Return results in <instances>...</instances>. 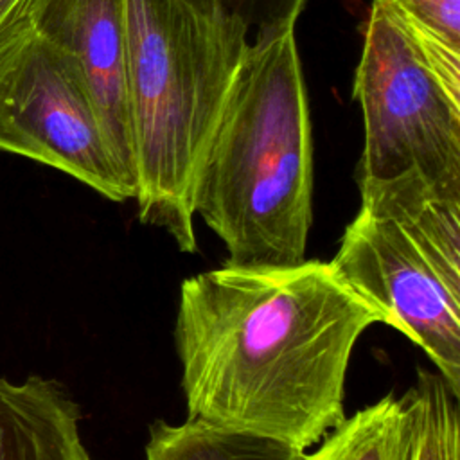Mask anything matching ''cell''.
Returning <instances> with one entry per match:
<instances>
[{"instance_id":"6","label":"cell","mask_w":460,"mask_h":460,"mask_svg":"<svg viewBox=\"0 0 460 460\" xmlns=\"http://www.w3.org/2000/svg\"><path fill=\"white\" fill-rule=\"evenodd\" d=\"M331 264L381 323L422 349L460 397V248L361 203Z\"/></svg>"},{"instance_id":"8","label":"cell","mask_w":460,"mask_h":460,"mask_svg":"<svg viewBox=\"0 0 460 460\" xmlns=\"http://www.w3.org/2000/svg\"><path fill=\"white\" fill-rule=\"evenodd\" d=\"M79 422V404L56 379L0 377V460H97Z\"/></svg>"},{"instance_id":"2","label":"cell","mask_w":460,"mask_h":460,"mask_svg":"<svg viewBox=\"0 0 460 460\" xmlns=\"http://www.w3.org/2000/svg\"><path fill=\"white\" fill-rule=\"evenodd\" d=\"M194 216L230 264L305 259L313 221V138L295 31L250 41L194 185Z\"/></svg>"},{"instance_id":"5","label":"cell","mask_w":460,"mask_h":460,"mask_svg":"<svg viewBox=\"0 0 460 460\" xmlns=\"http://www.w3.org/2000/svg\"><path fill=\"white\" fill-rule=\"evenodd\" d=\"M0 151L54 167L111 201L137 194L74 63L18 7L0 18Z\"/></svg>"},{"instance_id":"9","label":"cell","mask_w":460,"mask_h":460,"mask_svg":"<svg viewBox=\"0 0 460 460\" xmlns=\"http://www.w3.org/2000/svg\"><path fill=\"white\" fill-rule=\"evenodd\" d=\"M144 453L146 460H302L305 455L273 438L192 419L181 424L155 420Z\"/></svg>"},{"instance_id":"4","label":"cell","mask_w":460,"mask_h":460,"mask_svg":"<svg viewBox=\"0 0 460 460\" xmlns=\"http://www.w3.org/2000/svg\"><path fill=\"white\" fill-rule=\"evenodd\" d=\"M365 122L358 183L417 176L460 196V52L374 0L354 74Z\"/></svg>"},{"instance_id":"7","label":"cell","mask_w":460,"mask_h":460,"mask_svg":"<svg viewBox=\"0 0 460 460\" xmlns=\"http://www.w3.org/2000/svg\"><path fill=\"white\" fill-rule=\"evenodd\" d=\"M13 7L74 63L110 146L137 178L126 81L124 0H18Z\"/></svg>"},{"instance_id":"12","label":"cell","mask_w":460,"mask_h":460,"mask_svg":"<svg viewBox=\"0 0 460 460\" xmlns=\"http://www.w3.org/2000/svg\"><path fill=\"white\" fill-rule=\"evenodd\" d=\"M219 7L239 20L250 32V41L275 38L295 29L305 0H192Z\"/></svg>"},{"instance_id":"3","label":"cell","mask_w":460,"mask_h":460,"mask_svg":"<svg viewBox=\"0 0 460 460\" xmlns=\"http://www.w3.org/2000/svg\"><path fill=\"white\" fill-rule=\"evenodd\" d=\"M124 13L138 219L194 253L198 171L250 32L192 0H124Z\"/></svg>"},{"instance_id":"13","label":"cell","mask_w":460,"mask_h":460,"mask_svg":"<svg viewBox=\"0 0 460 460\" xmlns=\"http://www.w3.org/2000/svg\"><path fill=\"white\" fill-rule=\"evenodd\" d=\"M408 16L460 52V0H394Z\"/></svg>"},{"instance_id":"10","label":"cell","mask_w":460,"mask_h":460,"mask_svg":"<svg viewBox=\"0 0 460 460\" xmlns=\"http://www.w3.org/2000/svg\"><path fill=\"white\" fill-rule=\"evenodd\" d=\"M410 422L392 394L345 417L302 460H408Z\"/></svg>"},{"instance_id":"14","label":"cell","mask_w":460,"mask_h":460,"mask_svg":"<svg viewBox=\"0 0 460 460\" xmlns=\"http://www.w3.org/2000/svg\"><path fill=\"white\" fill-rule=\"evenodd\" d=\"M18 0H0V18L16 4Z\"/></svg>"},{"instance_id":"1","label":"cell","mask_w":460,"mask_h":460,"mask_svg":"<svg viewBox=\"0 0 460 460\" xmlns=\"http://www.w3.org/2000/svg\"><path fill=\"white\" fill-rule=\"evenodd\" d=\"M374 323L320 259L185 279L172 338L187 419L307 451L345 419L349 361Z\"/></svg>"},{"instance_id":"11","label":"cell","mask_w":460,"mask_h":460,"mask_svg":"<svg viewBox=\"0 0 460 460\" xmlns=\"http://www.w3.org/2000/svg\"><path fill=\"white\" fill-rule=\"evenodd\" d=\"M410 422L408 460H460V411L438 372L417 370V381L402 394Z\"/></svg>"}]
</instances>
